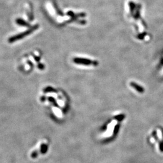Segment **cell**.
Returning a JSON list of instances; mask_svg holds the SVG:
<instances>
[{"label":"cell","instance_id":"9","mask_svg":"<svg viewBox=\"0 0 163 163\" xmlns=\"http://www.w3.org/2000/svg\"><path fill=\"white\" fill-rule=\"evenodd\" d=\"M159 148L161 152H163V140L159 143Z\"/></svg>","mask_w":163,"mask_h":163},{"label":"cell","instance_id":"10","mask_svg":"<svg viewBox=\"0 0 163 163\" xmlns=\"http://www.w3.org/2000/svg\"><path fill=\"white\" fill-rule=\"evenodd\" d=\"M152 135H153V137H154V138H155V140L158 141V136H157L156 131H154V132H153Z\"/></svg>","mask_w":163,"mask_h":163},{"label":"cell","instance_id":"5","mask_svg":"<svg viewBox=\"0 0 163 163\" xmlns=\"http://www.w3.org/2000/svg\"><path fill=\"white\" fill-rule=\"evenodd\" d=\"M17 23L18 24L22 25V26H29V24L27 22H25L24 20L22 19L21 18H18L17 19Z\"/></svg>","mask_w":163,"mask_h":163},{"label":"cell","instance_id":"1","mask_svg":"<svg viewBox=\"0 0 163 163\" xmlns=\"http://www.w3.org/2000/svg\"><path fill=\"white\" fill-rule=\"evenodd\" d=\"M38 27H39L38 25H35L33 27H31L30 29L27 30H26L25 31H24V32L20 33V34L14 36L10 37L9 39V42L10 43H13L15 41H17L18 40H19V39H23V37H24L25 36H27L31 34L33 31L36 30Z\"/></svg>","mask_w":163,"mask_h":163},{"label":"cell","instance_id":"2","mask_svg":"<svg viewBox=\"0 0 163 163\" xmlns=\"http://www.w3.org/2000/svg\"><path fill=\"white\" fill-rule=\"evenodd\" d=\"M73 62L77 64L88 65H88L97 66L99 65V62L96 61H92L88 59L82 58V57H75L73 59Z\"/></svg>","mask_w":163,"mask_h":163},{"label":"cell","instance_id":"4","mask_svg":"<svg viewBox=\"0 0 163 163\" xmlns=\"http://www.w3.org/2000/svg\"><path fill=\"white\" fill-rule=\"evenodd\" d=\"M129 9H130V12L131 14L132 15H134V10L135 9L137 8V6L135 4V3L133 1H129Z\"/></svg>","mask_w":163,"mask_h":163},{"label":"cell","instance_id":"8","mask_svg":"<svg viewBox=\"0 0 163 163\" xmlns=\"http://www.w3.org/2000/svg\"><path fill=\"white\" fill-rule=\"evenodd\" d=\"M146 35H147V33L146 32L140 33V34H139L138 36H137V38L139 39H144V36Z\"/></svg>","mask_w":163,"mask_h":163},{"label":"cell","instance_id":"6","mask_svg":"<svg viewBox=\"0 0 163 163\" xmlns=\"http://www.w3.org/2000/svg\"><path fill=\"white\" fill-rule=\"evenodd\" d=\"M137 11L135 12V14L134 15V18L135 19H138L140 17V11L141 9V6L140 4H138L137 6Z\"/></svg>","mask_w":163,"mask_h":163},{"label":"cell","instance_id":"11","mask_svg":"<svg viewBox=\"0 0 163 163\" xmlns=\"http://www.w3.org/2000/svg\"><path fill=\"white\" fill-rule=\"evenodd\" d=\"M54 91V89H53L52 88H51V87H48V88H46V89H45V91H50V92H51V91Z\"/></svg>","mask_w":163,"mask_h":163},{"label":"cell","instance_id":"3","mask_svg":"<svg viewBox=\"0 0 163 163\" xmlns=\"http://www.w3.org/2000/svg\"><path fill=\"white\" fill-rule=\"evenodd\" d=\"M130 85L131 87H132L133 88L135 89L138 93H141V94H143V93H144V88L142 86L138 85V83L134 82H131L130 83Z\"/></svg>","mask_w":163,"mask_h":163},{"label":"cell","instance_id":"12","mask_svg":"<svg viewBox=\"0 0 163 163\" xmlns=\"http://www.w3.org/2000/svg\"><path fill=\"white\" fill-rule=\"evenodd\" d=\"M38 68H39V69H44V65H38Z\"/></svg>","mask_w":163,"mask_h":163},{"label":"cell","instance_id":"7","mask_svg":"<svg viewBox=\"0 0 163 163\" xmlns=\"http://www.w3.org/2000/svg\"><path fill=\"white\" fill-rule=\"evenodd\" d=\"M125 117V115L124 114H120V115H118V116H117L114 117L115 119L118 121H122L123 119Z\"/></svg>","mask_w":163,"mask_h":163}]
</instances>
